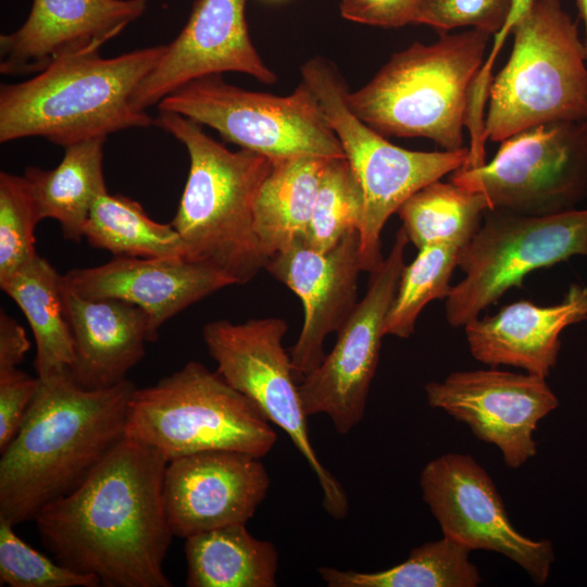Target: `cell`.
Here are the masks:
<instances>
[{
    "instance_id": "9c48e42d",
    "label": "cell",
    "mask_w": 587,
    "mask_h": 587,
    "mask_svg": "<svg viewBox=\"0 0 587 587\" xmlns=\"http://www.w3.org/2000/svg\"><path fill=\"white\" fill-rule=\"evenodd\" d=\"M587 257V209L528 215L487 210L458 266L464 277L446 298V319L465 326L532 272Z\"/></svg>"
},
{
    "instance_id": "5b68a950",
    "label": "cell",
    "mask_w": 587,
    "mask_h": 587,
    "mask_svg": "<svg viewBox=\"0 0 587 587\" xmlns=\"http://www.w3.org/2000/svg\"><path fill=\"white\" fill-rule=\"evenodd\" d=\"M490 34H440L395 53L362 88L347 93L351 111L380 135L427 138L444 150L464 148L471 90Z\"/></svg>"
},
{
    "instance_id": "4dcf8cb0",
    "label": "cell",
    "mask_w": 587,
    "mask_h": 587,
    "mask_svg": "<svg viewBox=\"0 0 587 587\" xmlns=\"http://www.w3.org/2000/svg\"><path fill=\"white\" fill-rule=\"evenodd\" d=\"M364 209L360 183L346 158L329 159L322 172L307 235L308 245L326 252L359 230Z\"/></svg>"
},
{
    "instance_id": "d590c367",
    "label": "cell",
    "mask_w": 587,
    "mask_h": 587,
    "mask_svg": "<svg viewBox=\"0 0 587 587\" xmlns=\"http://www.w3.org/2000/svg\"><path fill=\"white\" fill-rule=\"evenodd\" d=\"M421 0H341L345 20L386 28L414 24Z\"/></svg>"
},
{
    "instance_id": "f35d334b",
    "label": "cell",
    "mask_w": 587,
    "mask_h": 587,
    "mask_svg": "<svg viewBox=\"0 0 587 587\" xmlns=\"http://www.w3.org/2000/svg\"><path fill=\"white\" fill-rule=\"evenodd\" d=\"M576 3V7L578 9L579 17L583 20L585 24V40L584 43V50L586 54L587 60V0H574Z\"/></svg>"
},
{
    "instance_id": "d4e9b609",
    "label": "cell",
    "mask_w": 587,
    "mask_h": 587,
    "mask_svg": "<svg viewBox=\"0 0 587 587\" xmlns=\"http://www.w3.org/2000/svg\"><path fill=\"white\" fill-rule=\"evenodd\" d=\"M188 587H275L278 552L234 524L185 539Z\"/></svg>"
},
{
    "instance_id": "484cf974",
    "label": "cell",
    "mask_w": 587,
    "mask_h": 587,
    "mask_svg": "<svg viewBox=\"0 0 587 587\" xmlns=\"http://www.w3.org/2000/svg\"><path fill=\"white\" fill-rule=\"evenodd\" d=\"M1 289L18 305L36 342L38 378L67 371L74 361V344L66 321L62 275L43 258L0 280Z\"/></svg>"
},
{
    "instance_id": "f546056e",
    "label": "cell",
    "mask_w": 587,
    "mask_h": 587,
    "mask_svg": "<svg viewBox=\"0 0 587 587\" xmlns=\"http://www.w3.org/2000/svg\"><path fill=\"white\" fill-rule=\"evenodd\" d=\"M460 252V248L449 243H433L419 249L415 259L402 270L385 320V336L409 338L424 307L434 299L448 297Z\"/></svg>"
},
{
    "instance_id": "2e32d148",
    "label": "cell",
    "mask_w": 587,
    "mask_h": 587,
    "mask_svg": "<svg viewBox=\"0 0 587 587\" xmlns=\"http://www.w3.org/2000/svg\"><path fill=\"white\" fill-rule=\"evenodd\" d=\"M246 0H197L190 16L132 97L139 111L198 78L238 72L263 84L277 78L251 42Z\"/></svg>"
},
{
    "instance_id": "d6a6232c",
    "label": "cell",
    "mask_w": 587,
    "mask_h": 587,
    "mask_svg": "<svg viewBox=\"0 0 587 587\" xmlns=\"http://www.w3.org/2000/svg\"><path fill=\"white\" fill-rule=\"evenodd\" d=\"M0 519V585L10 587H98L99 579L54 562L26 544Z\"/></svg>"
},
{
    "instance_id": "f1b7e54d",
    "label": "cell",
    "mask_w": 587,
    "mask_h": 587,
    "mask_svg": "<svg viewBox=\"0 0 587 587\" xmlns=\"http://www.w3.org/2000/svg\"><path fill=\"white\" fill-rule=\"evenodd\" d=\"M487 210L489 205L482 193L437 179L408 198L397 213L409 241L417 249L449 243L462 250L479 228Z\"/></svg>"
},
{
    "instance_id": "74e56055",
    "label": "cell",
    "mask_w": 587,
    "mask_h": 587,
    "mask_svg": "<svg viewBox=\"0 0 587 587\" xmlns=\"http://www.w3.org/2000/svg\"><path fill=\"white\" fill-rule=\"evenodd\" d=\"M535 0H512L509 20L517 22L530 8Z\"/></svg>"
},
{
    "instance_id": "4fadbf2b",
    "label": "cell",
    "mask_w": 587,
    "mask_h": 587,
    "mask_svg": "<svg viewBox=\"0 0 587 587\" xmlns=\"http://www.w3.org/2000/svg\"><path fill=\"white\" fill-rule=\"evenodd\" d=\"M408 242L401 227L388 257L371 272L364 298L337 332L332 351L298 385L307 416L326 414L340 435H347L364 417L385 320L404 267Z\"/></svg>"
},
{
    "instance_id": "52a82bcc",
    "label": "cell",
    "mask_w": 587,
    "mask_h": 587,
    "mask_svg": "<svg viewBox=\"0 0 587 587\" xmlns=\"http://www.w3.org/2000/svg\"><path fill=\"white\" fill-rule=\"evenodd\" d=\"M125 437L155 449L167 462L213 450L263 458L277 441L260 410L197 361L135 390Z\"/></svg>"
},
{
    "instance_id": "1f68e13d",
    "label": "cell",
    "mask_w": 587,
    "mask_h": 587,
    "mask_svg": "<svg viewBox=\"0 0 587 587\" xmlns=\"http://www.w3.org/2000/svg\"><path fill=\"white\" fill-rule=\"evenodd\" d=\"M40 222L24 176L0 173V280L21 270L38 254L34 229Z\"/></svg>"
},
{
    "instance_id": "e575fe53",
    "label": "cell",
    "mask_w": 587,
    "mask_h": 587,
    "mask_svg": "<svg viewBox=\"0 0 587 587\" xmlns=\"http://www.w3.org/2000/svg\"><path fill=\"white\" fill-rule=\"evenodd\" d=\"M38 384L17 367L0 371V452L17 434Z\"/></svg>"
},
{
    "instance_id": "30bf717a",
    "label": "cell",
    "mask_w": 587,
    "mask_h": 587,
    "mask_svg": "<svg viewBox=\"0 0 587 587\" xmlns=\"http://www.w3.org/2000/svg\"><path fill=\"white\" fill-rule=\"evenodd\" d=\"M159 111L207 125L241 149L271 160L346 158L313 91L301 80L287 96L246 90L221 75L195 79L163 98Z\"/></svg>"
},
{
    "instance_id": "8992f818",
    "label": "cell",
    "mask_w": 587,
    "mask_h": 587,
    "mask_svg": "<svg viewBox=\"0 0 587 587\" xmlns=\"http://www.w3.org/2000/svg\"><path fill=\"white\" fill-rule=\"evenodd\" d=\"M511 35L510 57L489 87L485 139L502 141L545 123L587 121L584 43L561 1L535 0Z\"/></svg>"
},
{
    "instance_id": "7c38bea8",
    "label": "cell",
    "mask_w": 587,
    "mask_h": 587,
    "mask_svg": "<svg viewBox=\"0 0 587 587\" xmlns=\"http://www.w3.org/2000/svg\"><path fill=\"white\" fill-rule=\"evenodd\" d=\"M500 142L489 162L460 167L449 180L482 193L489 210L528 215L572 210L587 198V121L545 123Z\"/></svg>"
},
{
    "instance_id": "ffe728a7",
    "label": "cell",
    "mask_w": 587,
    "mask_h": 587,
    "mask_svg": "<svg viewBox=\"0 0 587 587\" xmlns=\"http://www.w3.org/2000/svg\"><path fill=\"white\" fill-rule=\"evenodd\" d=\"M62 285L85 298L121 299L141 308L158 336L166 321L235 284L218 270L184 258L115 257L98 266L68 271Z\"/></svg>"
},
{
    "instance_id": "603a6c76",
    "label": "cell",
    "mask_w": 587,
    "mask_h": 587,
    "mask_svg": "<svg viewBox=\"0 0 587 587\" xmlns=\"http://www.w3.org/2000/svg\"><path fill=\"white\" fill-rule=\"evenodd\" d=\"M105 138L64 147L63 159L52 170H25L39 221H58L63 236L74 242L84 238L83 228L95 201L108 192L102 167Z\"/></svg>"
},
{
    "instance_id": "d6986e66",
    "label": "cell",
    "mask_w": 587,
    "mask_h": 587,
    "mask_svg": "<svg viewBox=\"0 0 587 587\" xmlns=\"http://www.w3.org/2000/svg\"><path fill=\"white\" fill-rule=\"evenodd\" d=\"M146 8L147 0H34L24 24L0 36V72L35 75L64 59L99 54Z\"/></svg>"
},
{
    "instance_id": "6da1fadb",
    "label": "cell",
    "mask_w": 587,
    "mask_h": 587,
    "mask_svg": "<svg viewBox=\"0 0 587 587\" xmlns=\"http://www.w3.org/2000/svg\"><path fill=\"white\" fill-rule=\"evenodd\" d=\"M167 460L123 438L73 491L34 519L64 566L105 587H171L163 565L174 537L163 483Z\"/></svg>"
},
{
    "instance_id": "cb8c5ba5",
    "label": "cell",
    "mask_w": 587,
    "mask_h": 587,
    "mask_svg": "<svg viewBox=\"0 0 587 587\" xmlns=\"http://www.w3.org/2000/svg\"><path fill=\"white\" fill-rule=\"evenodd\" d=\"M329 159L297 155L272 160L254 204V230L270 259L307 239L322 172Z\"/></svg>"
},
{
    "instance_id": "5bb4252c",
    "label": "cell",
    "mask_w": 587,
    "mask_h": 587,
    "mask_svg": "<svg viewBox=\"0 0 587 587\" xmlns=\"http://www.w3.org/2000/svg\"><path fill=\"white\" fill-rule=\"evenodd\" d=\"M420 486L442 536L472 551L507 557L536 585L547 582L555 557L551 541L528 538L513 526L495 483L473 457L449 452L429 461Z\"/></svg>"
},
{
    "instance_id": "7402d4cb",
    "label": "cell",
    "mask_w": 587,
    "mask_h": 587,
    "mask_svg": "<svg viewBox=\"0 0 587 587\" xmlns=\"http://www.w3.org/2000/svg\"><path fill=\"white\" fill-rule=\"evenodd\" d=\"M63 307L74 344L73 379L83 388L112 387L146 354L154 341L149 315L114 298H85L62 285Z\"/></svg>"
},
{
    "instance_id": "ba28073f",
    "label": "cell",
    "mask_w": 587,
    "mask_h": 587,
    "mask_svg": "<svg viewBox=\"0 0 587 587\" xmlns=\"http://www.w3.org/2000/svg\"><path fill=\"white\" fill-rule=\"evenodd\" d=\"M301 78L320 101L360 183L364 199L360 258L362 271L371 273L384 261L380 235L387 220L422 187L464 166L469 148L426 152L391 143L351 111L347 84L326 59L305 62Z\"/></svg>"
},
{
    "instance_id": "7a4b0ae2",
    "label": "cell",
    "mask_w": 587,
    "mask_h": 587,
    "mask_svg": "<svg viewBox=\"0 0 587 587\" xmlns=\"http://www.w3.org/2000/svg\"><path fill=\"white\" fill-rule=\"evenodd\" d=\"M24 421L0 459V519L34 521L77 488L125 438L136 385L80 387L70 370L38 378Z\"/></svg>"
},
{
    "instance_id": "836d02e7",
    "label": "cell",
    "mask_w": 587,
    "mask_h": 587,
    "mask_svg": "<svg viewBox=\"0 0 587 587\" xmlns=\"http://www.w3.org/2000/svg\"><path fill=\"white\" fill-rule=\"evenodd\" d=\"M512 0H421L414 24L433 27L440 34L471 27L496 35L504 25Z\"/></svg>"
},
{
    "instance_id": "9a60e30c",
    "label": "cell",
    "mask_w": 587,
    "mask_h": 587,
    "mask_svg": "<svg viewBox=\"0 0 587 587\" xmlns=\"http://www.w3.org/2000/svg\"><path fill=\"white\" fill-rule=\"evenodd\" d=\"M428 404L466 424L479 440L496 446L510 469L537 453L534 433L559 400L545 377L489 370L450 373L424 387Z\"/></svg>"
},
{
    "instance_id": "83f0119b",
    "label": "cell",
    "mask_w": 587,
    "mask_h": 587,
    "mask_svg": "<svg viewBox=\"0 0 587 587\" xmlns=\"http://www.w3.org/2000/svg\"><path fill=\"white\" fill-rule=\"evenodd\" d=\"M83 236L115 257L185 259V245L173 225L153 221L139 202L122 195L105 192L95 201Z\"/></svg>"
},
{
    "instance_id": "44dd1931",
    "label": "cell",
    "mask_w": 587,
    "mask_h": 587,
    "mask_svg": "<svg viewBox=\"0 0 587 587\" xmlns=\"http://www.w3.org/2000/svg\"><path fill=\"white\" fill-rule=\"evenodd\" d=\"M587 320V286L572 284L557 304L540 307L520 300L494 315L464 326L474 359L491 367L511 365L547 378L555 366L560 335Z\"/></svg>"
},
{
    "instance_id": "e0dca14e",
    "label": "cell",
    "mask_w": 587,
    "mask_h": 587,
    "mask_svg": "<svg viewBox=\"0 0 587 587\" xmlns=\"http://www.w3.org/2000/svg\"><path fill=\"white\" fill-rule=\"evenodd\" d=\"M261 458L213 450L171 460L163 483L164 508L174 536L246 524L266 497L268 473Z\"/></svg>"
},
{
    "instance_id": "3957f363",
    "label": "cell",
    "mask_w": 587,
    "mask_h": 587,
    "mask_svg": "<svg viewBox=\"0 0 587 587\" xmlns=\"http://www.w3.org/2000/svg\"><path fill=\"white\" fill-rule=\"evenodd\" d=\"M159 126L189 155L187 182L171 222L185 245V259L210 265L245 285L265 268L268 258L254 230V204L272 167L263 154L230 151L208 136L202 125L160 111Z\"/></svg>"
},
{
    "instance_id": "8fae6325",
    "label": "cell",
    "mask_w": 587,
    "mask_h": 587,
    "mask_svg": "<svg viewBox=\"0 0 587 587\" xmlns=\"http://www.w3.org/2000/svg\"><path fill=\"white\" fill-rule=\"evenodd\" d=\"M287 329L279 317L239 324L217 320L203 326L202 337L218 374L289 436L319 480L325 511L342 520L349 510L348 497L311 444L290 354L283 346Z\"/></svg>"
},
{
    "instance_id": "4316f807",
    "label": "cell",
    "mask_w": 587,
    "mask_h": 587,
    "mask_svg": "<svg viewBox=\"0 0 587 587\" xmlns=\"http://www.w3.org/2000/svg\"><path fill=\"white\" fill-rule=\"evenodd\" d=\"M471 549L442 536L411 550L408 559L373 573L319 567L329 587H475L482 582Z\"/></svg>"
},
{
    "instance_id": "ac0fdd59",
    "label": "cell",
    "mask_w": 587,
    "mask_h": 587,
    "mask_svg": "<svg viewBox=\"0 0 587 587\" xmlns=\"http://www.w3.org/2000/svg\"><path fill=\"white\" fill-rule=\"evenodd\" d=\"M265 270L303 305V325L289 351L296 379L301 380L323 362L325 338L344 326L358 304L359 230H351L326 252L298 239L272 255Z\"/></svg>"
},
{
    "instance_id": "277c9868",
    "label": "cell",
    "mask_w": 587,
    "mask_h": 587,
    "mask_svg": "<svg viewBox=\"0 0 587 587\" xmlns=\"http://www.w3.org/2000/svg\"><path fill=\"white\" fill-rule=\"evenodd\" d=\"M165 46L113 58L82 55L55 62L17 84L0 87V142L42 137L63 148L154 124L132 97Z\"/></svg>"
},
{
    "instance_id": "8d00e7d4",
    "label": "cell",
    "mask_w": 587,
    "mask_h": 587,
    "mask_svg": "<svg viewBox=\"0 0 587 587\" xmlns=\"http://www.w3.org/2000/svg\"><path fill=\"white\" fill-rule=\"evenodd\" d=\"M29 349L24 328L3 310L0 312V371L16 369Z\"/></svg>"
}]
</instances>
